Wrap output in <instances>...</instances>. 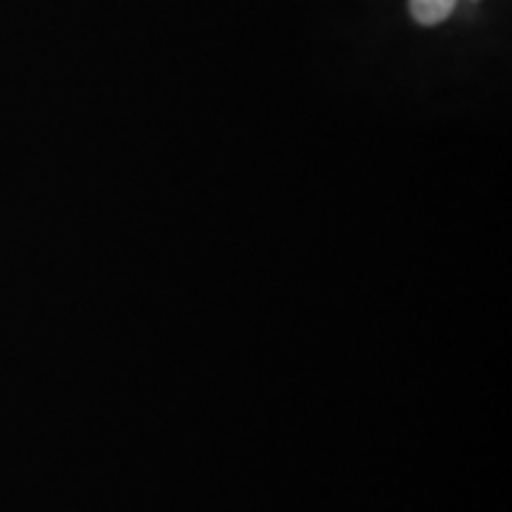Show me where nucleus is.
Segmentation results:
<instances>
[{"mask_svg": "<svg viewBox=\"0 0 512 512\" xmlns=\"http://www.w3.org/2000/svg\"><path fill=\"white\" fill-rule=\"evenodd\" d=\"M458 0H410V15L421 26H436L453 15Z\"/></svg>", "mask_w": 512, "mask_h": 512, "instance_id": "1", "label": "nucleus"}]
</instances>
